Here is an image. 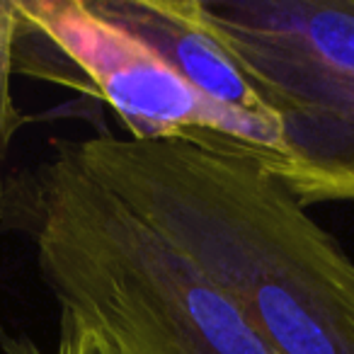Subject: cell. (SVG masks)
Wrapping results in <instances>:
<instances>
[{"label": "cell", "instance_id": "cell-5", "mask_svg": "<svg viewBox=\"0 0 354 354\" xmlns=\"http://www.w3.org/2000/svg\"><path fill=\"white\" fill-rule=\"evenodd\" d=\"M95 6L156 51L209 102L281 131L245 71L207 22L202 0H95Z\"/></svg>", "mask_w": 354, "mask_h": 354}, {"label": "cell", "instance_id": "cell-7", "mask_svg": "<svg viewBox=\"0 0 354 354\" xmlns=\"http://www.w3.org/2000/svg\"><path fill=\"white\" fill-rule=\"evenodd\" d=\"M8 354H39L25 337H3ZM54 354H124L102 330L61 310V335Z\"/></svg>", "mask_w": 354, "mask_h": 354}, {"label": "cell", "instance_id": "cell-3", "mask_svg": "<svg viewBox=\"0 0 354 354\" xmlns=\"http://www.w3.org/2000/svg\"><path fill=\"white\" fill-rule=\"evenodd\" d=\"M202 10L279 122L272 175L306 209L354 202V0H202Z\"/></svg>", "mask_w": 354, "mask_h": 354}, {"label": "cell", "instance_id": "cell-2", "mask_svg": "<svg viewBox=\"0 0 354 354\" xmlns=\"http://www.w3.org/2000/svg\"><path fill=\"white\" fill-rule=\"evenodd\" d=\"M0 228L20 231L59 301L124 354H274L238 304L177 245L51 141L8 175Z\"/></svg>", "mask_w": 354, "mask_h": 354}, {"label": "cell", "instance_id": "cell-4", "mask_svg": "<svg viewBox=\"0 0 354 354\" xmlns=\"http://www.w3.org/2000/svg\"><path fill=\"white\" fill-rule=\"evenodd\" d=\"M20 35L44 46V61L15 73L56 80L109 104L141 141H185L252 158L267 170L284 160L281 131L248 122L199 95L153 49L97 10L95 0H17Z\"/></svg>", "mask_w": 354, "mask_h": 354}, {"label": "cell", "instance_id": "cell-1", "mask_svg": "<svg viewBox=\"0 0 354 354\" xmlns=\"http://www.w3.org/2000/svg\"><path fill=\"white\" fill-rule=\"evenodd\" d=\"M194 260L274 354H354V260L262 162L185 141H56Z\"/></svg>", "mask_w": 354, "mask_h": 354}, {"label": "cell", "instance_id": "cell-6", "mask_svg": "<svg viewBox=\"0 0 354 354\" xmlns=\"http://www.w3.org/2000/svg\"><path fill=\"white\" fill-rule=\"evenodd\" d=\"M20 32V12L17 0H0V218L8 192L6 162L15 133L27 124V117L17 109L12 100L10 80L15 73V44Z\"/></svg>", "mask_w": 354, "mask_h": 354}]
</instances>
